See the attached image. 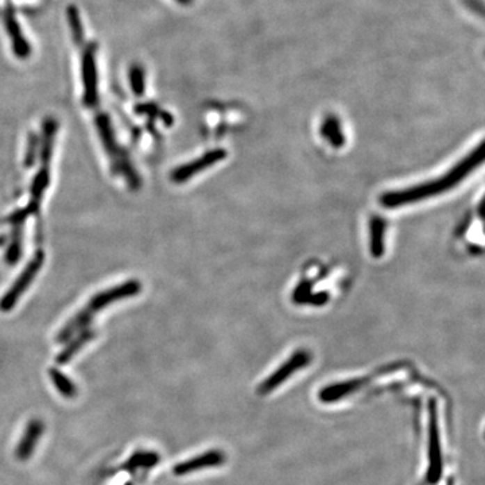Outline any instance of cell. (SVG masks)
I'll return each mask as SVG.
<instances>
[{"label": "cell", "instance_id": "obj_1", "mask_svg": "<svg viewBox=\"0 0 485 485\" xmlns=\"http://www.w3.org/2000/svg\"><path fill=\"white\" fill-rule=\"evenodd\" d=\"M483 161V150L482 146L472 151L465 159L460 161L454 169L449 170L443 177H440L434 181L426 182L421 186H413L408 189L398 190L387 193L381 197V204L387 208H398L406 204H414L417 201H422L429 197L437 196L446 190L454 188L460 181L465 180L468 174Z\"/></svg>", "mask_w": 485, "mask_h": 485}, {"label": "cell", "instance_id": "obj_2", "mask_svg": "<svg viewBox=\"0 0 485 485\" xmlns=\"http://www.w3.org/2000/svg\"><path fill=\"white\" fill-rule=\"evenodd\" d=\"M443 473V456L440 434L437 424V407L436 401H429V470L427 483L434 485L438 483Z\"/></svg>", "mask_w": 485, "mask_h": 485}, {"label": "cell", "instance_id": "obj_3", "mask_svg": "<svg viewBox=\"0 0 485 485\" xmlns=\"http://www.w3.org/2000/svg\"><path fill=\"white\" fill-rule=\"evenodd\" d=\"M309 363H310V353L306 351H298L293 355V358L287 360L269 379L264 380L260 384V387L257 388V392L262 395L273 392L274 390H276V387H279L280 384H283L286 380L289 379V376L296 374V371L305 368Z\"/></svg>", "mask_w": 485, "mask_h": 485}, {"label": "cell", "instance_id": "obj_4", "mask_svg": "<svg viewBox=\"0 0 485 485\" xmlns=\"http://www.w3.org/2000/svg\"><path fill=\"white\" fill-rule=\"evenodd\" d=\"M83 84H84V103L93 106L97 103V65H96V45L90 43L85 47L83 54Z\"/></svg>", "mask_w": 485, "mask_h": 485}, {"label": "cell", "instance_id": "obj_5", "mask_svg": "<svg viewBox=\"0 0 485 485\" xmlns=\"http://www.w3.org/2000/svg\"><path fill=\"white\" fill-rule=\"evenodd\" d=\"M135 290H136V287H135L134 285L129 283V285H126V286H123V287H118V289H115V290H111V292H108V293H104V294L97 296V298L93 301V303L89 306L88 313H81L80 316L77 317V318L63 331L60 340H65V338L69 337L76 329L81 328L83 325L86 324V321L92 317L93 312H96L97 309H102L103 306L108 305L109 301H113V299H116V298H122V296L132 294V293H135Z\"/></svg>", "mask_w": 485, "mask_h": 485}, {"label": "cell", "instance_id": "obj_6", "mask_svg": "<svg viewBox=\"0 0 485 485\" xmlns=\"http://www.w3.org/2000/svg\"><path fill=\"white\" fill-rule=\"evenodd\" d=\"M224 461H225V456L221 450H209L201 456H197L194 459H190L188 461L175 465L173 472L175 476H184V475H189L191 472L201 470L205 468L220 466V465L224 464Z\"/></svg>", "mask_w": 485, "mask_h": 485}, {"label": "cell", "instance_id": "obj_7", "mask_svg": "<svg viewBox=\"0 0 485 485\" xmlns=\"http://www.w3.org/2000/svg\"><path fill=\"white\" fill-rule=\"evenodd\" d=\"M4 23H6V30L8 33V37H10L11 42H13L14 54L18 58H22V60L27 58L30 56V53H31V46L29 45L26 37L23 35L21 26L17 21L15 15H14L13 8H10V7L4 13Z\"/></svg>", "mask_w": 485, "mask_h": 485}, {"label": "cell", "instance_id": "obj_8", "mask_svg": "<svg viewBox=\"0 0 485 485\" xmlns=\"http://www.w3.org/2000/svg\"><path fill=\"white\" fill-rule=\"evenodd\" d=\"M43 423L40 420H34L29 423L24 436L22 437L21 443L17 447V457L21 461H26L31 457L38 440L41 438L43 433Z\"/></svg>", "mask_w": 485, "mask_h": 485}, {"label": "cell", "instance_id": "obj_9", "mask_svg": "<svg viewBox=\"0 0 485 485\" xmlns=\"http://www.w3.org/2000/svg\"><path fill=\"white\" fill-rule=\"evenodd\" d=\"M41 264H42V257L38 256V257L26 269V271L23 273V276H21V278L18 279V282L15 283V286L13 287V290H11L7 296H4L3 302H1L3 309H8V308H11V306L17 302L18 296H21V293H23V290L29 286L30 280L34 278V275L37 274V271H38V269L41 267Z\"/></svg>", "mask_w": 485, "mask_h": 485}, {"label": "cell", "instance_id": "obj_10", "mask_svg": "<svg viewBox=\"0 0 485 485\" xmlns=\"http://www.w3.org/2000/svg\"><path fill=\"white\" fill-rule=\"evenodd\" d=\"M218 157H220V152H218V151L211 152V154L202 157L201 159H198L197 162H194L193 165H186V166H182L181 169L177 170V171L174 173L173 178H174L175 181L188 180L197 170L204 169V168L211 166L212 164H214V161H216Z\"/></svg>", "mask_w": 485, "mask_h": 485}, {"label": "cell", "instance_id": "obj_11", "mask_svg": "<svg viewBox=\"0 0 485 485\" xmlns=\"http://www.w3.org/2000/svg\"><path fill=\"white\" fill-rule=\"evenodd\" d=\"M50 376L53 383L56 384L57 390L63 394L66 398H74L77 395V390L74 387V384L67 379L65 375H63L60 371L57 369H51L50 371Z\"/></svg>", "mask_w": 485, "mask_h": 485}, {"label": "cell", "instance_id": "obj_12", "mask_svg": "<svg viewBox=\"0 0 485 485\" xmlns=\"http://www.w3.org/2000/svg\"><path fill=\"white\" fill-rule=\"evenodd\" d=\"M159 463V456L157 453H136L132 456V459L127 463V469H135L138 466H148L152 468Z\"/></svg>", "mask_w": 485, "mask_h": 485}, {"label": "cell", "instance_id": "obj_13", "mask_svg": "<svg viewBox=\"0 0 485 485\" xmlns=\"http://www.w3.org/2000/svg\"><path fill=\"white\" fill-rule=\"evenodd\" d=\"M67 18H69V24H70L74 41L77 45H81L83 42V24H81L79 10L74 6H70L67 8Z\"/></svg>", "mask_w": 485, "mask_h": 485}, {"label": "cell", "instance_id": "obj_14", "mask_svg": "<svg viewBox=\"0 0 485 485\" xmlns=\"http://www.w3.org/2000/svg\"><path fill=\"white\" fill-rule=\"evenodd\" d=\"M129 83L135 95H142L145 92V70L141 65L135 63L129 69Z\"/></svg>", "mask_w": 485, "mask_h": 485}, {"label": "cell", "instance_id": "obj_15", "mask_svg": "<svg viewBox=\"0 0 485 485\" xmlns=\"http://www.w3.org/2000/svg\"><path fill=\"white\" fill-rule=\"evenodd\" d=\"M90 338V336H83V337L79 338L76 342H73L66 351H63V353L60 355V358H58V363H61V364H63V363H67L69 360L72 359L73 358V355L83 347V344H85V341L88 342V340Z\"/></svg>", "mask_w": 485, "mask_h": 485}, {"label": "cell", "instance_id": "obj_16", "mask_svg": "<svg viewBox=\"0 0 485 485\" xmlns=\"http://www.w3.org/2000/svg\"><path fill=\"white\" fill-rule=\"evenodd\" d=\"M177 1H178V3H181V4H189L191 0H177Z\"/></svg>", "mask_w": 485, "mask_h": 485}, {"label": "cell", "instance_id": "obj_17", "mask_svg": "<svg viewBox=\"0 0 485 485\" xmlns=\"http://www.w3.org/2000/svg\"><path fill=\"white\" fill-rule=\"evenodd\" d=\"M449 485H452V480H450V482H449Z\"/></svg>", "mask_w": 485, "mask_h": 485}, {"label": "cell", "instance_id": "obj_18", "mask_svg": "<svg viewBox=\"0 0 485 485\" xmlns=\"http://www.w3.org/2000/svg\"><path fill=\"white\" fill-rule=\"evenodd\" d=\"M126 485H132V484H131V483H127Z\"/></svg>", "mask_w": 485, "mask_h": 485}]
</instances>
